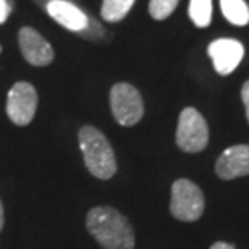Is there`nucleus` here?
<instances>
[{"label":"nucleus","mask_w":249,"mask_h":249,"mask_svg":"<svg viewBox=\"0 0 249 249\" xmlns=\"http://www.w3.org/2000/svg\"><path fill=\"white\" fill-rule=\"evenodd\" d=\"M88 231L104 249H133L134 231L126 217L113 207H94L86 217Z\"/></svg>","instance_id":"f257e3e1"},{"label":"nucleus","mask_w":249,"mask_h":249,"mask_svg":"<svg viewBox=\"0 0 249 249\" xmlns=\"http://www.w3.org/2000/svg\"><path fill=\"white\" fill-rule=\"evenodd\" d=\"M84 165L92 177L99 180H108L117 172L115 152L106 138V134L94 126H83L78 133Z\"/></svg>","instance_id":"f03ea898"},{"label":"nucleus","mask_w":249,"mask_h":249,"mask_svg":"<svg viewBox=\"0 0 249 249\" xmlns=\"http://www.w3.org/2000/svg\"><path fill=\"white\" fill-rule=\"evenodd\" d=\"M204 194L196 183L180 178L172 186L170 212L181 222H196L204 212Z\"/></svg>","instance_id":"7ed1b4c3"},{"label":"nucleus","mask_w":249,"mask_h":249,"mask_svg":"<svg viewBox=\"0 0 249 249\" xmlns=\"http://www.w3.org/2000/svg\"><path fill=\"white\" fill-rule=\"evenodd\" d=\"M209 144V126L204 117L196 108H183L178 118L177 128V146L181 151L196 154L206 149Z\"/></svg>","instance_id":"20e7f679"},{"label":"nucleus","mask_w":249,"mask_h":249,"mask_svg":"<svg viewBox=\"0 0 249 249\" xmlns=\"http://www.w3.org/2000/svg\"><path fill=\"white\" fill-rule=\"evenodd\" d=\"M110 108L113 118L122 126H133L144 115L141 92L129 83H117L110 89Z\"/></svg>","instance_id":"39448f33"},{"label":"nucleus","mask_w":249,"mask_h":249,"mask_svg":"<svg viewBox=\"0 0 249 249\" xmlns=\"http://www.w3.org/2000/svg\"><path fill=\"white\" fill-rule=\"evenodd\" d=\"M37 91L31 83L18 81L8 91L7 115L15 124L26 126L33 122L37 110Z\"/></svg>","instance_id":"423d86ee"},{"label":"nucleus","mask_w":249,"mask_h":249,"mask_svg":"<svg viewBox=\"0 0 249 249\" xmlns=\"http://www.w3.org/2000/svg\"><path fill=\"white\" fill-rule=\"evenodd\" d=\"M207 53L213 63V68L218 74L227 76L233 73L245 57V46L230 37H220L209 44Z\"/></svg>","instance_id":"0eeeda50"},{"label":"nucleus","mask_w":249,"mask_h":249,"mask_svg":"<svg viewBox=\"0 0 249 249\" xmlns=\"http://www.w3.org/2000/svg\"><path fill=\"white\" fill-rule=\"evenodd\" d=\"M18 44L21 55L34 67H47L53 60V49L42 34L36 29L24 26L18 33Z\"/></svg>","instance_id":"6e6552de"},{"label":"nucleus","mask_w":249,"mask_h":249,"mask_svg":"<svg viewBox=\"0 0 249 249\" xmlns=\"http://www.w3.org/2000/svg\"><path fill=\"white\" fill-rule=\"evenodd\" d=\"M215 173L222 180H235L249 175V144H236L225 149L217 159Z\"/></svg>","instance_id":"1a4fd4ad"},{"label":"nucleus","mask_w":249,"mask_h":249,"mask_svg":"<svg viewBox=\"0 0 249 249\" xmlns=\"http://www.w3.org/2000/svg\"><path fill=\"white\" fill-rule=\"evenodd\" d=\"M47 13L60 24V26L74 33H81L88 24V17L83 10L73 5L68 0H49Z\"/></svg>","instance_id":"9d476101"},{"label":"nucleus","mask_w":249,"mask_h":249,"mask_svg":"<svg viewBox=\"0 0 249 249\" xmlns=\"http://www.w3.org/2000/svg\"><path fill=\"white\" fill-rule=\"evenodd\" d=\"M222 13L235 26H246L249 23V7L245 0H220Z\"/></svg>","instance_id":"9b49d317"},{"label":"nucleus","mask_w":249,"mask_h":249,"mask_svg":"<svg viewBox=\"0 0 249 249\" xmlns=\"http://www.w3.org/2000/svg\"><path fill=\"white\" fill-rule=\"evenodd\" d=\"M134 0H104L101 13L102 18L108 23H117L126 17L131 10Z\"/></svg>","instance_id":"f8f14e48"},{"label":"nucleus","mask_w":249,"mask_h":249,"mask_svg":"<svg viewBox=\"0 0 249 249\" xmlns=\"http://www.w3.org/2000/svg\"><path fill=\"white\" fill-rule=\"evenodd\" d=\"M188 13L197 28H207L212 21V0H189Z\"/></svg>","instance_id":"ddd939ff"},{"label":"nucleus","mask_w":249,"mask_h":249,"mask_svg":"<svg viewBox=\"0 0 249 249\" xmlns=\"http://www.w3.org/2000/svg\"><path fill=\"white\" fill-rule=\"evenodd\" d=\"M180 0H151L149 2V13L154 19H165L175 12Z\"/></svg>","instance_id":"4468645a"},{"label":"nucleus","mask_w":249,"mask_h":249,"mask_svg":"<svg viewBox=\"0 0 249 249\" xmlns=\"http://www.w3.org/2000/svg\"><path fill=\"white\" fill-rule=\"evenodd\" d=\"M79 34H81V36H84V37H88V39H97V37L104 36V29L101 28V24H99L96 19L89 18L86 28H84Z\"/></svg>","instance_id":"2eb2a0df"},{"label":"nucleus","mask_w":249,"mask_h":249,"mask_svg":"<svg viewBox=\"0 0 249 249\" xmlns=\"http://www.w3.org/2000/svg\"><path fill=\"white\" fill-rule=\"evenodd\" d=\"M241 99H243V104H245L246 117H248V122H249V79L243 84V88H241Z\"/></svg>","instance_id":"dca6fc26"},{"label":"nucleus","mask_w":249,"mask_h":249,"mask_svg":"<svg viewBox=\"0 0 249 249\" xmlns=\"http://www.w3.org/2000/svg\"><path fill=\"white\" fill-rule=\"evenodd\" d=\"M10 10H12V7H10L8 0H0V24L7 21Z\"/></svg>","instance_id":"f3484780"},{"label":"nucleus","mask_w":249,"mask_h":249,"mask_svg":"<svg viewBox=\"0 0 249 249\" xmlns=\"http://www.w3.org/2000/svg\"><path fill=\"white\" fill-rule=\"evenodd\" d=\"M211 249H236L233 245H230V243H225V241H217L213 243V245L211 246Z\"/></svg>","instance_id":"a211bd4d"},{"label":"nucleus","mask_w":249,"mask_h":249,"mask_svg":"<svg viewBox=\"0 0 249 249\" xmlns=\"http://www.w3.org/2000/svg\"><path fill=\"white\" fill-rule=\"evenodd\" d=\"M3 228V206H2V201H0V231Z\"/></svg>","instance_id":"6ab92c4d"},{"label":"nucleus","mask_w":249,"mask_h":249,"mask_svg":"<svg viewBox=\"0 0 249 249\" xmlns=\"http://www.w3.org/2000/svg\"><path fill=\"white\" fill-rule=\"evenodd\" d=\"M0 53H2V46H0Z\"/></svg>","instance_id":"aec40b11"}]
</instances>
